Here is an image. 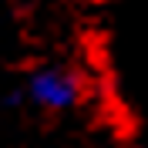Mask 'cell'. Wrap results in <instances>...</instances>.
<instances>
[{"label":"cell","instance_id":"obj_1","mask_svg":"<svg viewBox=\"0 0 148 148\" xmlns=\"http://www.w3.org/2000/svg\"><path fill=\"white\" fill-rule=\"evenodd\" d=\"M27 94L30 101L40 104L47 111H64L71 104H77L81 98V81H77V74L71 71H61V67H44V71H37L27 84Z\"/></svg>","mask_w":148,"mask_h":148}]
</instances>
